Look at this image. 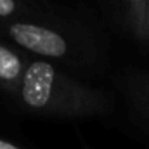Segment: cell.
I'll list each match as a JSON object with an SVG mask.
<instances>
[{"label": "cell", "instance_id": "1", "mask_svg": "<svg viewBox=\"0 0 149 149\" xmlns=\"http://www.w3.org/2000/svg\"><path fill=\"white\" fill-rule=\"evenodd\" d=\"M10 37L14 38L21 47L37 52L40 56H49V57H61L68 50V43L64 38L57 35L52 30L35 26V24H24V23H16L10 26Z\"/></svg>", "mask_w": 149, "mask_h": 149}, {"label": "cell", "instance_id": "2", "mask_svg": "<svg viewBox=\"0 0 149 149\" xmlns=\"http://www.w3.org/2000/svg\"><path fill=\"white\" fill-rule=\"evenodd\" d=\"M56 71L49 63H33L23 80V99L30 108H43L49 104L52 95Z\"/></svg>", "mask_w": 149, "mask_h": 149}, {"label": "cell", "instance_id": "3", "mask_svg": "<svg viewBox=\"0 0 149 149\" xmlns=\"http://www.w3.org/2000/svg\"><path fill=\"white\" fill-rule=\"evenodd\" d=\"M132 101L139 108L144 121L149 127V74L137 76L132 81Z\"/></svg>", "mask_w": 149, "mask_h": 149}, {"label": "cell", "instance_id": "4", "mask_svg": "<svg viewBox=\"0 0 149 149\" xmlns=\"http://www.w3.org/2000/svg\"><path fill=\"white\" fill-rule=\"evenodd\" d=\"M21 73V61L19 57L0 45V78L2 80H14Z\"/></svg>", "mask_w": 149, "mask_h": 149}, {"label": "cell", "instance_id": "5", "mask_svg": "<svg viewBox=\"0 0 149 149\" xmlns=\"http://www.w3.org/2000/svg\"><path fill=\"white\" fill-rule=\"evenodd\" d=\"M128 14H130V24L132 28L141 33L142 31V24H144V14H146V3L148 0H123Z\"/></svg>", "mask_w": 149, "mask_h": 149}, {"label": "cell", "instance_id": "6", "mask_svg": "<svg viewBox=\"0 0 149 149\" xmlns=\"http://www.w3.org/2000/svg\"><path fill=\"white\" fill-rule=\"evenodd\" d=\"M16 9L14 0H0V16H9Z\"/></svg>", "mask_w": 149, "mask_h": 149}, {"label": "cell", "instance_id": "7", "mask_svg": "<svg viewBox=\"0 0 149 149\" xmlns=\"http://www.w3.org/2000/svg\"><path fill=\"white\" fill-rule=\"evenodd\" d=\"M141 35L149 40V0H148V3H146V14H144V24H142Z\"/></svg>", "mask_w": 149, "mask_h": 149}, {"label": "cell", "instance_id": "8", "mask_svg": "<svg viewBox=\"0 0 149 149\" xmlns=\"http://www.w3.org/2000/svg\"><path fill=\"white\" fill-rule=\"evenodd\" d=\"M0 149H19V148H16V146H14V144H10V142L0 141Z\"/></svg>", "mask_w": 149, "mask_h": 149}]
</instances>
